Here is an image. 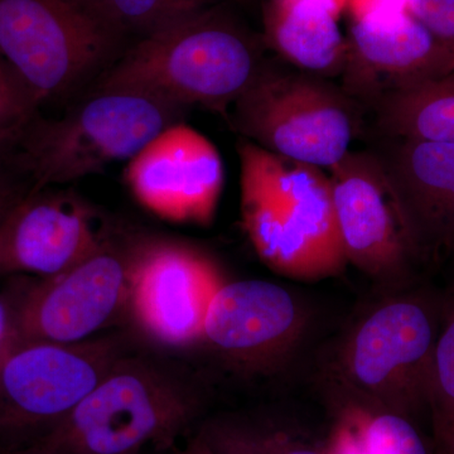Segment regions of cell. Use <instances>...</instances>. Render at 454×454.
I'll list each match as a JSON object with an SVG mask.
<instances>
[{
  "mask_svg": "<svg viewBox=\"0 0 454 454\" xmlns=\"http://www.w3.org/2000/svg\"><path fill=\"white\" fill-rule=\"evenodd\" d=\"M219 267L192 245L139 234L124 328L164 354L201 348Z\"/></svg>",
  "mask_w": 454,
  "mask_h": 454,
  "instance_id": "30bf717a",
  "label": "cell"
},
{
  "mask_svg": "<svg viewBox=\"0 0 454 454\" xmlns=\"http://www.w3.org/2000/svg\"><path fill=\"white\" fill-rule=\"evenodd\" d=\"M187 110L124 90H90L59 119L35 115L20 131L18 166L32 178L31 191L71 184L121 160H129Z\"/></svg>",
  "mask_w": 454,
  "mask_h": 454,
  "instance_id": "5b68a950",
  "label": "cell"
},
{
  "mask_svg": "<svg viewBox=\"0 0 454 454\" xmlns=\"http://www.w3.org/2000/svg\"><path fill=\"white\" fill-rule=\"evenodd\" d=\"M125 38L151 35L220 0H85Z\"/></svg>",
  "mask_w": 454,
  "mask_h": 454,
  "instance_id": "44dd1931",
  "label": "cell"
},
{
  "mask_svg": "<svg viewBox=\"0 0 454 454\" xmlns=\"http://www.w3.org/2000/svg\"><path fill=\"white\" fill-rule=\"evenodd\" d=\"M138 238L106 227L100 245L79 264L4 294L12 345L79 342L124 328Z\"/></svg>",
  "mask_w": 454,
  "mask_h": 454,
  "instance_id": "ba28073f",
  "label": "cell"
},
{
  "mask_svg": "<svg viewBox=\"0 0 454 454\" xmlns=\"http://www.w3.org/2000/svg\"><path fill=\"white\" fill-rule=\"evenodd\" d=\"M328 176L346 260L390 291H402L419 259L380 158L349 152Z\"/></svg>",
  "mask_w": 454,
  "mask_h": 454,
  "instance_id": "8fae6325",
  "label": "cell"
},
{
  "mask_svg": "<svg viewBox=\"0 0 454 454\" xmlns=\"http://www.w3.org/2000/svg\"><path fill=\"white\" fill-rule=\"evenodd\" d=\"M306 313L283 286L267 280L223 282L215 293L201 348L241 375H262L282 365L297 348Z\"/></svg>",
  "mask_w": 454,
  "mask_h": 454,
  "instance_id": "4fadbf2b",
  "label": "cell"
},
{
  "mask_svg": "<svg viewBox=\"0 0 454 454\" xmlns=\"http://www.w3.org/2000/svg\"><path fill=\"white\" fill-rule=\"evenodd\" d=\"M169 454H216L211 447L199 434L188 439L186 444L182 447H175Z\"/></svg>",
  "mask_w": 454,
  "mask_h": 454,
  "instance_id": "83f0119b",
  "label": "cell"
},
{
  "mask_svg": "<svg viewBox=\"0 0 454 454\" xmlns=\"http://www.w3.org/2000/svg\"><path fill=\"white\" fill-rule=\"evenodd\" d=\"M411 13L454 51V0H411Z\"/></svg>",
  "mask_w": 454,
  "mask_h": 454,
  "instance_id": "cb8c5ba5",
  "label": "cell"
},
{
  "mask_svg": "<svg viewBox=\"0 0 454 454\" xmlns=\"http://www.w3.org/2000/svg\"><path fill=\"white\" fill-rule=\"evenodd\" d=\"M139 345L128 328L79 342L12 345L0 360V452L40 443Z\"/></svg>",
  "mask_w": 454,
  "mask_h": 454,
  "instance_id": "8992f818",
  "label": "cell"
},
{
  "mask_svg": "<svg viewBox=\"0 0 454 454\" xmlns=\"http://www.w3.org/2000/svg\"><path fill=\"white\" fill-rule=\"evenodd\" d=\"M124 179L134 200L154 216L181 225L208 226L219 207L225 168L216 145L179 121L128 160Z\"/></svg>",
  "mask_w": 454,
  "mask_h": 454,
  "instance_id": "7c38bea8",
  "label": "cell"
},
{
  "mask_svg": "<svg viewBox=\"0 0 454 454\" xmlns=\"http://www.w3.org/2000/svg\"><path fill=\"white\" fill-rule=\"evenodd\" d=\"M18 201V197H9V199L0 200V221L5 216V214L11 210L12 206Z\"/></svg>",
  "mask_w": 454,
  "mask_h": 454,
  "instance_id": "4dcf8cb0",
  "label": "cell"
},
{
  "mask_svg": "<svg viewBox=\"0 0 454 454\" xmlns=\"http://www.w3.org/2000/svg\"><path fill=\"white\" fill-rule=\"evenodd\" d=\"M354 100L324 77L264 64L227 119L265 151L331 169L351 152L356 137Z\"/></svg>",
  "mask_w": 454,
  "mask_h": 454,
  "instance_id": "9c48e42d",
  "label": "cell"
},
{
  "mask_svg": "<svg viewBox=\"0 0 454 454\" xmlns=\"http://www.w3.org/2000/svg\"><path fill=\"white\" fill-rule=\"evenodd\" d=\"M197 434L216 454H337L300 423L267 413H230L206 418Z\"/></svg>",
  "mask_w": 454,
  "mask_h": 454,
  "instance_id": "ac0fdd59",
  "label": "cell"
},
{
  "mask_svg": "<svg viewBox=\"0 0 454 454\" xmlns=\"http://www.w3.org/2000/svg\"><path fill=\"white\" fill-rule=\"evenodd\" d=\"M20 131H0V200L14 197L13 191L8 184L7 164L9 155L16 151Z\"/></svg>",
  "mask_w": 454,
  "mask_h": 454,
  "instance_id": "484cf974",
  "label": "cell"
},
{
  "mask_svg": "<svg viewBox=\"0 0 454 454\" xmlns=\"http://www.w3.org/2000/svg\"><path fill=\"white\" fill-rule=\"evenodd\" d=\"M12 345L11 312L4 294H0V358Z\"/></svg>",
  "mask_w": 454,
  "mask_h": 454,
  "instance_id": "4316f807",
  "label": "cell"
},
{
  "mask_svg": "<svg viewBox=\"0 0 454 454\" xmlns=\"http://www.w3.org/2000/svg\"><path fill=\"white\" fill-rule=\"evenodd\" d=\"M435 447H437V454H454V433L435 441Z\"/></svg>",
  "mask_w": 454,
  "mask_h": 454,
  "instance_id": "f1b7e54d",
  "label": "cell"
},
{
  "mask_svg": "<svg viewBox=\"0 0 454 454\" xmlns=\"http://www.w3.org/2000/svg\"><path fill=\"white\" fill-rule=\"evenodd\" d=\"M393 140L376 154L418 259L454 260V145Z\"/></svg>",
  "mask_w": 454,
  "mask_h": 454,
  "instance_id": "2e32d148",
  "label": "cell"
},
{
  "mask_svg": "<svg viewBox=\"0 0 454 454\" xmlns=\"http://www.w3.org/2000/svg\"><path fill=\"white\" fill-rule=\"evenodd\" d=\"M0 454H56L49 448L35 444V446L20 448V450H7V452H0Z\"/></svg>",
  "mask_w": 454,
  "mask_h": 454,
  "instance_id": "f546056e",
  "label": "cell"
},
{
  "mask_svg": "<svg viewBox=\"0 0 454 454\" xmlns=\"http://www.w3.org/2000/svg\"><path fill=\"white\" fill-rule=\"evenodd\" d=\"M0 360H2V358H0Z\"/></svg>",
  "mask_w": 454,
  "mask_h": 454,
  "instance_id": "d6a6232c",
  "label": "cell"
},
{
  "mask_svg": "<svg viewBox=\"0 0 454 454\" xmlns=\"http://www.w3.org/2000/svg\"><path fill=\"white\" fill-rule=\"evenodd\" d=\"M125 40L85 0H0V57L40 106L97 82Z\"/></svg>",
  "mask_w": 454,
  "mask_h": 454,
  "instance_id": "52a82bcc",
  "label": "cell"
},
{
  "mask_svg": "<svg viewBox=\"0 0 454 454\" xmlns=\"http://www.w3.org/2000/svg\"><path fill=\"white\" fill-rule=\"evenodd\" d=\"M349 17L352 20L375 16V14L402 13L411 12V0H348Z\"/></svg>",
  "mask_w": 454,
  "mask_h": 454,
  "instance_id": "d4e9b609",
  "label": "cell"
},
{
  "mask_svg": "<svg viewBox=\"0 0 454 454\" xmlns=\"http://www.w3.org/2000/svg\"><path fill=\"white\" fill-rule=\"evenodd\" d=\"M106 230L79 197L31 191L0 221V276H59L88 258Z\"/></svg>",
  "mask_w": 454,
  "mask_h": 454,
  "instance_id": "5bb4252c",
  "label": "cell"
},
{
  "mask_svg": "<svg viewBox=\"0 0 454 454\" xmlns=\"http://www.w3.org/2000/svg\"><path fill=\"white\" fill-rule=\"evenodd\" d=\"M339 16L321 0H269V46L304 73L324 79L343 74L348 46L340 31Z\"/></svg>",
  "mask_w": 454,
  "mask_h": 454,
  "instance_id": "e0dca14e",
  "label": "cell"
},
{
  "mask_svg": "<svg viewBox=\"0 0 454 454\" xmlns=\"http://www.w3.org/2000/svg\"><path fill=\"white\" fill-rule=\"evenodd\" d=\"M202 382L181 361L139 345L42 439L56 454L170 452L205 411ZM200 424V423H199Z\"/></svg>",
  "mask_w": 454,
  "mask_h": 454,
  "instance_id": "6da1fadb",
  "label": "cell"
},
{
  "mask_svg": "<svg viewBox=\"0 0 454 454\" xmlns=\"http://www.w3.org/2000/svg\"><path fill=\"white\" fill-rule=\"evenodd\" d=\"M321 2L330 5V7L333 8L339 14L342 12V9L348 7V0H321Z\"/></svg>",
  "mask_w": 454,
  "mask_h": 454,
  "instance_id": "1f68e13d",
  "label": "cell"
},
{
  "mask_svg": "<svg viewBox=\"0 0 454 454\" xmlns=\"http://www.w3.org/2000/svg\"><path fill=\"white\" fill-rule=\"evenodd\" d=\"M402 291L373 304L349 328L334 358L333 399L411 418L428 408L441 304Z\"/></svg>",
  "mask_w": 454,
  "mask_h": 454,
  "instance_id": "277c9868",
  "label": "cell"
},
{
  "mask_svg": "<svg viewBox=\"0 0 454 454\" xmlns=\"http://www.w3.org/2000/svg\"><path fill=\"white\" fill-rule=\"evenodd\" d=\"M240 207L254 250L284 277L319 280L348 264L331 188L322 168L297 162L243 140Z\"/></svg>",
  "mask_w": 454,
  "mask_h": 454,
  "instance_id": "3957f363",
  "label": "cell"
},
{
  "mask_svg": "<svg viewBox=\"0 0 454 454\" xmlns=\"http://www.w3.org/2000/svg\"><path fill=\"white\" fill-rule=\"evenodd\" d=\"M375 109L379 128L391 139L454 145V73L387 92Z\"/></svg>",
  "mask_w": 454,
  "mask_h": 454,
  "instance_id": "d6986e66",
  "label": "cell"
},
{
  "mask_svg": "<svg viewBox=\"0 0 454 454\" xmlns=\"http://www.w3.org/2000/svg\"><path fill=\"white\" fill-rule=\"evenodd\" d=\"M262 65L259 41L212 5L138 38L90 90L140 92L227 119Z\"/></svg>",
  "mask_w": 454,
  "mask_h": 454,
  "instance_id": "7a4b0ae2",
  "label": "cell"
},
{
  "mask_svg": "<svg viewBox=\"0 0 454 454\" xmlns=\"http://www.w3.org/2000/svg\"><path fill=\"white\" fill-rule=\"evenodd\" d=\"M40 106L31 89L0 57V131L22 130Z\"/></svg>",
  "mask_w": 454,
  "mask_h": 454,
  "instance_id": "603a6c76",
  "label": "cell"
},
{
  "mask_svg": "<svg viewBox=\"0 0 454 454\" xmlns=\"http://www.w3.org/2000/svg\"><path fill=\"white\" fill-rule=\"evenodd\" d=\"M331 443L337 454H430L426 439L408 415L333 399Z\"/></svg>",
  "mask_w": 454,
  "mask_h": 454,
  "instance_id": "ffe728a7",
  "label": "cell"
},
{
  "mask_svg": "<svg viewBox=\"0 0 454 454\" xmlns=\"http://www.w3.org/2000/svg\"><path fill=\"white\" fill-rule=\"evenodd\" d=\"M345 71L348 94L372 100L454 73V51L411 12L352 20Z\"/></svg>",
  "mask_w": 454,
  "mask_h": 454,
  "instance_id": "9a60e30c",
  "label": "cell"
},
{
  "mask_svg": "<svg viewBox=\"0 0 454 454\" xmlns=\"http://www.w3.org/2000/svg\"><path fill=\"white\" fill-rule=\"evenodd\" d=\"M428 409L434 439L454 433V289L441 306V321L430 364Z\"/></svg>",
  "mask_w": 454,
  "mask_h": 454,
  "instance_id": "7402d4cb",
  "label": "cell"
}]
</instances>
